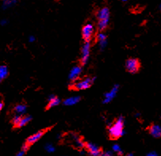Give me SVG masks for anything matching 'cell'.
<instances>
[{"instance_id":"obj_1","label":"cell","mask_w":161,"mask_h":156,"mask_svg":"<svg viewBox=\"0 0 161 156\" xmlns=\"http://www.w3.org/2000/svg\"><path fill=\"white\" fill-rule=\"evenodd\" d=\"M124 123H125L124 118L122 117H120L112 125L110 126L108 132L111 138L117 139L125 134Z\"/></svg>"},{"instance_id":"obj_2","label":"cell","mask_w":161,"mask_h":156,"mask_svg":"<svg viewBox=\"0 0 161 156\" xmlns=\"http://www.w3.org/2000/svg\"><path fill=\"white\" fill-rule=\"evenodd\" d=\"M94 81H95V79L93 78L87 77V78H85L84 79H80L79 81L75 82L74 84H73V87L77 90H87V89L91 87Z\"/></svg>"},{"instance_id":"obj_3","label":"cell","mask_w":161,"mask_h":156,"mask_svg":"<svg viewBox=\"0 0 161 156\" xmlns=\"http://www.w3.org/2000/svg\"><path fill=\"white\" fill-rule=\"evenodd\" d=\"M125 68L130 73H137L140 69V62L134 58H130L125 62Z\"/></svg>"},{"instance_id":"obj_4","label":"cell","mask_w":161,"mask_h":156,"mask_svg":"<svg viewBox=\"0 0 161 156\" xmlns=\"http://www.w3.org/2000/svg\"><path fill=\"white\" fill-rule=\"evenodd\" d=\"M91 53V45L89 41H85L81 49V63L86 64L88 62Z\"/></svg>"},{"instance_id":"obj_5","label":"cell","mask_w":161,"mask_h":156,"mask_svg":"<svg viewBox=\"0 0 161 156\" xmlns=\"http://www.w3.org/2000/svg\"><path fill=\"white\" fill-rule=\"evenodd\" d=\"M118 90H119V86L118 85H114L112 88L111 89L110 91H108L106 93L104 94V98H103V100H102V102L104 104H107V103H110V102L113 100V98L116 97L117 93L118 92Z\"/></svg>"},{"instance_id":"obj_6","label":"cell","mask_w":161,"mask_h":156,"mask_svg":"<svg viewBox=\"0 0 161 156\" xmlns=\"http://www.w3.org/2000/svg\"><path fill=\"white\" fill-rule=\"evenodd\" d=\"M93 33H94L93 25L91 23H87V25H85L83 28V30H82V36H83L84 41H89L92 36Z\"/></svg>"},{"instance_id":"obj_7","label":"cell","mask_w":161,"mask_h":156,"mask_svg":"<svg viewBox=\"0 0 161 156\" xmlns=\"http://www.w3.org/2000/svg\"><path fill=\"white\" fill-rule=\"evenodd\" d=\"M85 147L88 151V153L91 156H99L102 155V151L100 150L97 145L92 144V143H87L85 144Z\"/></svg>"},{"instance_id":"obj_8","label":"cell","mask_w":161,"mask_h":156,"mask_svg":"<svg viewBox=\"0 0 161 156\" xmlns=\"http://www.w3.org/2000/svg\"><path fill=\"white\" fill-rule=\"evenodd\" d=\"M45 132H46L45 130H40L38 132H37L36 133H34V134H33L32 135H30V137L26 140V144H28L29 146H30V145H32V144H35L36 142L38 141L44 135Z\"/></svg>"},{"instance_id":"obj_9","label":"cell","mask_w":161,"mask_h":156,"mask_svg":"<svg viewBox=\"0 0 161 156\" xmlns=\"http://www.w3.org/2000/svg\"><path fill=\"white\" fill-rule=\"evenodd\" d=\"M81 73H82V67L80 66L73 67L69 73V79L72 82H75L80 76Z\"/></svg>"},{"instance_id":"obj_10","label":"cell","mask_w":161,"mask_h":156,"mask_svg":"<svg viewBox=\"0 0 161 156\" xmlns=\"http://www.w3.org/2000/svg\"><path fill=\"white\" fill-rule=\"evenodd\" d=\"M149 132L153 137L160 138L161 137V127L158 124H152L149 128Z\"/></svg>"},{"instance_id":"obj_11","label":"cell","mask_w":161,"mask_h":156,"mask_svg":"<svg viewBox=\"0 0 161 156\" xmlns=\"http://www.w3.org/2000/svg\"><path fill=\"white\" fill-rule=\"evenodd\" d=\"M80 101V97L79 96H72L70 98H66L64 101V105L66 106H72V105H76Z\"/></svg>"},{"instance_id":"obj_12","label":"cell","mask_w":161,"mask_h":156,"mask_svg":"<svg viewBox=\"0 0 161 156\" xmlns=\"http://www.w3.org/2000/svg\"><path fill=\"white\" fill-rule=\"evenodd\" d=\"M60 99L59 98H57V96H55L53 94H52L48 97V108H54L57 105H60Z\"/></svg>"},{"instance_id":"obj_13","label":"cell","mask_w":161,"mask_h":156,"mask_svg":"<svg viewBox=\"0 0 161 156\" xmlns=\"http://www.w3.org/2000/svg\"><path fill=\"white\" fill-rule=\"evenodd\" d=\"M98 42H99V48L101 50L105 49L107 45V41H106V36L103 33H100L98 35Z\"/></svg>"},{"instance_id":"obj_14","label":"cell","mask_w":161,"mask_h":156,"mask_svg":"<svg viewBox=\"0 0 161 156\" xmlns=\"http://www.w3.org/2000/svg\"><path fill=\"white\" fill-rule=\"evenodd\" d=\"M72 142L74 143V145L75 147L79 148V149H81V148H84L85 147V144L83 141V140L77 135H72Z\"/></svg>"},{"instance_id":"obj_15","label":"cell","mask_w":161,"mask_h":156,"mask_svg":"<svg viewBox=\"0 0 161 156\" xmlns=\"http://www.w3.org/2000/svg\"><path fill=\"white\" fill-rule=\"evenodd\" d=\"M110 17V11L107 7H104L99 11L98 13V18L99 20L102 19H109Z\"/></svg>"},{"instance_id":"obj_16","label":"cell","mask_w":161,"mask_h":156,"mask_svg":"<svg viewBox=\"0 0 161 156\" xmlns=\"http://www.w3.org/2000/svg\"><path fill=\"white\" fill-rule=\"evenodd\" d=\"M26 105L24 104H18L15 107V112L18 115H22L26 112Z\"/></svg>"},{"instance_id":"obj_17","label":"cell","mask_w":161,"mask_h":156,"mask_svg":"<svg viewBox=\"0 0 161 156\" xmlns=\"http://www.w3.org/2000/svg\"><path fill=\"white\" fill-rule=\"evenodd\" d=\"M8 75V68L5 65H1L0 66V82L3 79L6 78Z\"/></svg>"},{"instance_id":"obj_18","label":"cell","mask_w":161,"mask_h":156,"mask_svg":"<svg viewBox=\"0 0 161 156\" xmlns=\"http://www.w3.org/2000/svg\"><path fill=\"white\" fill-rule=\"evenodd\" d=\"M32 119V117H30V116H25V117H21V120L20 122L18 124V128H21V127L26 126V124L30 123V121Z\"/></svg>"},{"instance_id":"obj_19","label":"cell","mask_w":161,"mask_h":156,"mask_svg":"<svg viewBox=\"0 0 161 156\" xmlns=\"http://www.w3.org/2000/svg\"><path fill=\"white\" fill-rule=\"evenodd\" d=\"M108 24H109V19H102V20H99V23H98L99 30H101V31L106 30L107 28Z\"/></svg>"},{"instance_id":"obj_20","label":"cell","mask_w":161,"mask_h":156,"mask_svg":"<svg viewBox=\"0 0 161 156\" xmlns=\"http://www.w3.org/2000/svg\"><path fill=\"white\" fill-rule=\"evenodd\" d=\"M17 2V0H7L6 2H4L3 3V9H7V8H9L10 6H12L15 5V3Z\"/></svg>"},{"instance_id":"obj_21","label":"cell","mask_w":161,"mask_h":156,"mask_svg":"<svg viewBox=\"0 0 161 156\" xmlns=\"http://www.w3.org/2000/svg\"><path fill=\"white\" fill-rule=\"evenodd\" d=\"M21 115H18V114H16L15 117H13L12 119V124L15 125V126L18 127V124L20 122V120H21Z\"/></svg>"},{"instance_id":"obj_22","label":"cell","mask_w":161,"mask_h":156,"mask_svg":"<svg viewBox=\"0 0 161 156\" xmlns=\"http://www.w3.org/2000/svg\"><path fill=\"white\" fill-rule=\"evenodd\" d=\"M113 151H115V152H117V153L119 155H122L123 151H122V150L121 147H120L118 144H114V145H113Z\"/></svg>"},{"instance_id":"obj_23","label":"cell","mask_w":161,"mask_h":156,"mask_svg":"<svg viewBox=\"0 0 161 156\" xmlns=\"http://www.w3.org/2000/svg\"><path fill=\"white\" fill-rule=\"evenodd\" d=\"M45 150L47 151L48 153H53V152L55 151V147H54V146L52 144H45Z\"/></svg>"},{"instance_id":"obj_24","label":"cell","mask_w":161,"mask_h":156,"mask_svg":"<svg viewBox=\"0 0 161 156\" xmlns=\"http://www.w3.org/2000/svg\"><path fill=\"white\" fill-rule=\"evenodd\" d=\"M26 151L23 150V149H21L19 152H18L17 155H16V156H24V155L26 154Z\"/></svg>"},{"instance_id":"obj_25","label":"cell","mask_w":161,"mask_h":156,"mask_svg":"<svg viewBox=\"0 0 161 156\" xmlns=\"http://www.w3.org/2000/svg\"><path fill=\"white\" fill-rule=\"evenodd\" d=\"M102 156H113V153L111 151H106L105 153L102 154Z\"/></svg>"},{"instance_id":"obj_26","label":"cell","mask_w":161,"mask_h":156,"mask_svg":"<svg viewBox=\"0 0 161 156\" xmlns=\"http://www.w3.org/2000/svg\"><path fill=\"white\" fill-rule=\"evenodd\" d=\"M146 156H158L157 155V154L155 153V151H152V152H150Z\"/></svg>"},{"instance_id":"obj_27","label":"cell","mask_w":161,"mask_h":156,"mask_svg":"<svg viewBox=\"0 0 161 156\" xmlns=\"http://www.w3.org/2000/svg\"><path fill=\"white\" fill-rule=\"evenodd\" d=\"M34 41H35V36H30V37H29V41H30V42H33Z\"/></svg>"},{"instance_id":"obj_28","label":"cell","mask_w":161,"mask_h":156,"mask_svg":"<svg viewBox=\"0 0 161 156\" xmlns=\"http://www.w3.org/2000/svg\"><path fill=\"white\" fill-rule=\"evenodd\" d=\"M6 23H7L6 20H2V21H1V22H0L1 25H6Z\"/></svg>"},{"instance_id":"obj_29","label":"cell","mask_w":161,"mask_h":156,"mask_svg":"<svg viewBox=\"0 0 161 156\" xmlns=\"http://www.w3.org/2000/svg\"><path fill=\"white\" fill-rule=\"evenodd\" d=\"M3 102H0V111L2 110V109H3Z\"/></svg>"},{"instance_id":"obj_30","label":"cell","mask_w":161,"mask_h":156,"mask_svg":"<svg viewBox=\"0 0 161 156\" xmlns=\"http://www.w3.org/2000/svg\"><path fill=\"white\" fill-rule=\"evenodd\" d=\"M126 156H133V154L132 153H129L128 155H127Z\"/></svg>"},{"instance_id":"obj_31","label":"cell","mask_w":161,"mask_h":156,"mask_svg":"<svg viewBox=\"0 0 161 156\" xmlns=\"http://www.w3.org/2000/svg\"><path fill=\"white\" fill-rule=\"evenodd\" d=\"M3 2H6V1H7V0H3Z\"/></svg>"},{"instance_id":"obj_32","label":"cell","mask_w":161,"mask_h":156,"mask_svg":"<svg viewBox=\"0 0 161 156\" xmlns=\"http://www.w3.org/2000/svg\"><path fill=\"white\" fill-rule=\"evenodd\" d=\"M123 2H125V1H127V0H122Z\"/></svg>"},{"instance_id":"obj_33","label":"cell","mask_w":161,"mask_h":156,"mask_svg":"<svg viewBox=\"0 0 161 156\" xmlns=\"http://www.w3.org/2000/svg\"><path fill=\"white\" fill-rule=\"evenodd\" d=\"M160 10H161V4H160Z\"/></svg>"}]
</instances>
